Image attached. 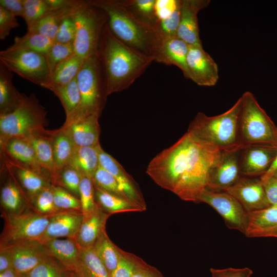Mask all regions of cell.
Segmentation results:
<instances>
[{
	"label": "cell",
	"instance_id": "f1b7e54d",
	"mask_svg": "<svg viewBox=\"0 0 277 277\" xmlns=\"http://www.w3.org/2000/svg\"><path fill=\"white\" fill-rule=\"evenodd\" d=\"M248 223L245 235L259 238L264 231L277 226V204L259 210L248 212Z\"/></svg>",
	"mask_w": 277,
	"mask_h": 277
},
{
	"label": "cell",
	"instance_id": "4316f807",
	"mask_svg": "<svg viewBox=\"0 0 277 277\" xmlns=\"http://www.w3.org/2000/svg\"><path fill=\"white\" fill-rule=\"evenodd\" d=\"M100 144L93 146L76 147L68 165L76 169L82 176L92 179L100 166Z\"/></svg>",
	"mask_w": 277,
	"mask_h": 277
},
{
	"label": "cell",
	"instance_id": "8992f818",
	"mask_svg": "<svg viewBox=\"0 0 277 277\" xmlns=\"http://www.w3.org/2000/svg\"><path fill=\"white\" fill-rule=\"evenodd\" d=\"M240 143L244 148L262 145L277 148V127L250 91L241 96Z\"/></svg>",
	"mask_w": 277,
	"mask_h": 277
},
{
	"label": "cell",
	"instance_id": "484cf974",
	"mask_svg": "<svg viewBox=\"0 0 277 277\" xmlns=\"http://www.w3.org/2000/svg\"><path fill=\"white\" fill-rule=\"evenodd\" d=\"M12 72L0 63V114L9 113L22 102L24 96L12 83Z\"/></svg>",
	"mask_w": 277,
	"mask_h": 277
},
{
	"label": "cell",
	"instance_id": "83f0119b",
	"mask_svg": "<svg viewBox=\"0 0 277 277\" xmlns=\"http://www.w3.org/2000/svg\"><path fill=\"white\" fill-rule=\"evenodd\" d=\"M84 60L74 53L59 63L52 72L46 89L52 91L64 86L77 77Z\"/></svg>",
	"mask_w": 277,
	"mask_h": 277
},
{
	"label": "cell",
	"instance_id": "7402d4cb",
	"mask_svg": "<svg viewBox=\"0 0 277 277\" xmlns=\"http://www.w3.org/2000/svg\"><path fill=\"white\" fill-rule=\"evenodd\" d=\"M1 150L13 160V162L47 177L51 182L49 174L40 165L33 147L27 139L11 138Z\"/></svg>",
	"mask_w": 277,
	"mask_h": 277
},
{
	"label": "cell",
	"instance_id": "d4e9b609",
	"mask_svg": "<svg viewBox=\"0 0 277 277\" xmlns=\"http://www.w3.org/2000/svg\"><path fill=\"white\" fill-rule=\"evenodd\" d=\"M189 45L177 35L163 38L155 62L180 68L186 74V59Z\"/></svg>",
	"mask_w": 277,
	"mask_h": 277
},
{
	"label": "cell",
	"instance_id": "1f68e13d",
	"mask_svg": "<svg viewBox=\"0 0 277 277\" xmlns=\"http://www.w3.org/2000/svg\"><path fill=\"white\" fill-rule=\"evenodd\" d=\"M11 163L15 168L18 180L31 202L39 192L52 184L47 177L15 163Z\"/></svg>",
	"mask_w": 277,
	"mask_h": 277
},
{
	"label": "cell",
	"instance_id": "e575fe53",
	"mask_svg": "<svg viewBox=\"0 0 277 277\" xmlns=\"http://www.w3.org/2000/svg\"><path fill=\"white\" fill-rule=\"evenodd\" d=\"M1 203L3 212L7 213H19L26 210L25 196L12 178L9 179L2 187Z\"/></svg>",
	"mask_w": 277,
	"mask_h": 277
},
{
	"label": "cell",
	"instance_id": "ee69618b",
	"mask_svg": "<svg viewBox=\"0 0 277 277\" xmlns=\"http://www.w3.org/2000/svg\"><path fill=\"white\" fill-rule=\"evenodd\" d=\"M92 180L96 187L129 200L121 189L115 177L101 166L95 171Z\"/></svg>",
	"mask_w": 277,
	"mask_h": 277
},
{
	"label": "cell",
	"instance_id": "4fadbf2b",
	"mask_svg": "<svg viewBox=\"0 0 277 277\" xmlns=\"http://www.w3.org/2000/svg\"><path fill=\"white\" fill-rule=\"evenodd\" d=\"M243 148L222 150L220 160L211 169L207 188L223 191L241 177L240 157Z\"/></svg>",
	"mask_w": 277,
	"mask_h": 277
},
{
	"label": "cell",
	"instance_id": "680465c9",
	"mask_svg": "<svg viewBox=\"0 0 277 277\" xmlns=\"http://www.w3.org/2000/svg\"><path fill=\"white\" fill-rule=\"evenodd\" d=\"M13 268L11 252L7 245H0V273Z\"/></svg>",
	"mask_w": 277,
	"mask_h": 277
},
{
	"label": "cell",
	"instance_id": "7a4b0ae2",
	"mask_svg": "<svg viewBox=\"0 0 277 277\" xmlns=\"http://www.w3.org/2000/svg\"><path fill=\"white\" fill-rule=\"evenodd\" d=\"M107 15L113 35L137 53L156 61L163 38L156 28L138 17L125 0H90Z\"/></svg>",
	"mask_w": 277,
	"mask_h": 277
},
{
	"label": "cell",
	"instance_id": "3957f363",
	"mask_svg": "<svg viewBox=\"0 0 277 277\" xmlns=\"http://www.w3.org/2000/svg\"><path fill=\"white\" fill-rule=\"evenodd\" d=\"M98 54L107 95L129 88L154 61L121 42L112 33L107 23L102 32Z\"/></svg>",
	"mask_w": 277,
	"mask_h": 277
},
{
	"label": "cell",
	"instance_id": "603a6c76",
	"mask_svg": "<svg viewBox=\"0 0 277 277\" xmlns=\"http://www.w3.org/2000/svg\"><path fill=\"white\" fill-rule=\"evenodd\" d=\"M47 253L67 271H73L81 258V248L74 239H55L44 242Z\"/></svg>",
	"mask_w": 277,
	"mask_h": 277
},
{
	"label": "cell",
	"instance_id": "d6a6232c",
	"mask_svg": "<svg viewBox=\"0 0 277 277\" xmlns=\"http://www.w3.org/2000/svg\"><path fill=\"white\" fill-rule=\"evenodd\" d=\"M78 277H110L93 247L81 249V258L73 271Z\"/></svg>",
	"mask_w": 277,
	"mask_h": 277
},
{
	"label": "cell",
	"instance_id": "ac0fdd59",
	"mask_svg": "<svg viewBox=\"0 0 277 277\" xmlns=\"http://www.w3.org/2000/svg\"><path fill=\"white\" fill-rule=\"evenodd\" d=\"M277 154V148L250 145L243 148L240 157V173L245 176H261L269 169Z\"/></svg>",
	"mask_w": 277,
	"mask_h": 277
},
{
	"label": "cell",
	"instance_id": "d6986e66",
	"mask_svg": "<svg viewBox=\"0 0 277 277\" xmlns=\"http://www.w3.org/2000/svg\"><path fill=\"white\" fill-rule=\"evenodd\" d=\"M83 217L81 211H60L50 218L48 225L38 240L42 243L60 238L75 239Z\"/></svg>",
	"mask_w": 277,
	"mask_h": 277
},
{
	"label": "cell",
	"instance_id": "f6af8a7d",
	"mask_svg": "<svg viewBox=\"0 0 277 277\" xmlns=\"http://www.w3.org/2000/svg\"><path fill=\"white\" fill-rule=\"evenodd\" d=\"M81 179V174L68 165L60 171L55 185L65 188L73 195L80 197L79 187Z\"/></svg>",
	"mask_w": 277,
	"mask_h": 277
},
{
	"label": "cell",
	"instance_id": "8d00e7d4",
	"mask_svg": "<svg viewBox=\"0 0 277 277\" xmlns=\"http://www.w3.org/2000/svg\"><path fill=\"white\" fill-rule=\"evenodd\" d=\"M93 247L110 275L118 265L120 256V248L111 241L106 231Z\"/></svg>",
	"mask_w": 277,
	"mask_h": 277
},
{
	"label": "cell",
	"instance_id": "f907efd6",
	"mask_svg": "<svg viewBox=\"0 0 277 277\" xmlns=\"http://www.w3.org/2000/svg\"><path fill=\"white\" fill-rule=\"evenodd\" d=\"M76 34L74 23L70 14L62 22L54 41L61 43H73Z\"/></svg>",
	"mask_w": 277,
	"mask_h": 277
},
{
	"label": "cell",
	"instance_id": "7dc6e473",
	"mask_svg": "<svg viewBox=\"0 0 277 277\" xmlns=\"http://www.w3.org/2000/svg\"><path fill=\"white\" fill-rule=\"evenodd\" d=\"M74 53L73 43L64 44L54 41L46 55L51 73H52L59 63L68 58Z\"/></svg>",
	"mask_w": 277,
	"mask_h": 277
},
{
	"label": "cell",
	"instance_id": "f35d334b",
	"mask_svg": "<svg viewBox=\"0 0 277 277\" xmlns=\"http://www.w3.org/2000/svg\"><path fill=\"white\" fill-rule=\"evenodd\" d=\"M23 1L24 6L23 18L27 26L56 10L52 5L50 0H23Z\"/></svg>",
	"mask_w": 277,
	"mask_h": 277
},
{
	"label": "cell",
	"instance_id": "2e32d148",
	"mask_svg": "<svg viewBox=\"0 0 277 277\" xmlns=\"http://www.w3.org/2000/svg\"><path fill=\"white\" fill-rule=\"evenodd\" d=\"M98 155L100 166L115 177L121 189L130 202L145 211L147 209L146 202L134 180L114 158L104 151L102 147L100 149Z\"/></svg>",
	"mask_w": 277,
	"mask_h": 277
},
{
	"label": "cell",
	"instance_id": "ab89813d",
	"mask_svg": "<svg viewBox=\"0 0 277 277\" xmlns=\"http://www.w3.org/2000/svg\"><path fill=\"white\" fill-rule=\"evenodd\" d=\"M125 1L129 8L138 17L157 29L158 21L155 10L156 0H125Z\"/></svg>",
	"mask_w": 277,
	"mask_h": 277
},
{
	"label": "cell",
	"instance_id": "91938a15",
	"mask_svg": "<svg viewBox=\"0 0 277 277\" xmlns=\"http://www.w3.org/2000/svg\"><path fill=\"white\" fill-rule=\"evenodd\" d=\"M277 169V154L272 163L271 166L267 172L260 177L261 180L263 182L272 176L274 171Z\"/></svg>",
	"mask_w": 277,
	"mask_h": 277
},
{
	"label": "cell",
	"instance_id": "74e56055",
	"mask_svg": "<svg viewBox=\"0 0 277 277\" xmlns=\"http://www.w3.org/2000/svg\"><path fill=\"white\" fill-rule=\"evenodd\" d=\"M14 41L13 46L23 47L45 55L54 42L53 40L46 36L29 31L22 37H15Z\"/></svg>",
	"mask_w": 277,
	"mask_h": 277
},
{
	"label": "cell",
	"instance_id": "f5cc1de1",
	"mask_svg": "<svg viewBox=\"0 0 277 277\" xmlns=\"http://www.w3.org/2000/svg\"><path fill=\"white\" fill-rule=\"evenodd\" d=\"M181 3V0H156L155 10L158 22L169 16Z\"/></svg>",
	"mask_w": 277,
	"mask_h": 277
},
{
	"label": "cell",
	"instance_id": "836d02e7",
	"mask_svg": "<svg viewBox=\"0 0 277 277\" xmlns=\"http://www.w3.org/2000/svg\"><path fill=\"white\" fill-rule=\"evenodd\" d=\"M94 186L97 202L107 213L112 214L120 212L144 211L141 208L130 201Z\"/></svg>",
	"mask_w": 277,
	"mask_h": 277
},
{
	"label": "cell",
	"instance_id": "be15d7a7",
	"mask_svg": "<svg viewBox=\"0 0 277 277\" xmlns=\"http://www.w3.org/2000/svg\"><path fill=\"white\" fill-rule=\"evenodd\" d=\"M66 277H78L73 271H67Z\"/></svg>",
	"mask_w": 277,
	"mask_h": 277
},
{
	"label": "cell",
	"instance_id": "11a10c76",
	"mask_svg": "<svg viewBox=\"0 0 277 277\" xmlns=\"http://www.w3.org/2000/svg\"><path fill=\"white\" fill-rule=\"evenodd\" d=\"M132 277H164L155 267L140 258Z\"/></svg>",
	"mask_w": 277,
	"mask_h": 277
},
{
	"label": "cell",
	"instance_id": "cb8c5ba5",
	"mask_svg": "<svg viewBox=\"0 0 277 277\" xmlns=\"http://www.w3.org/2000/svg\"><path fill=\"white\" fill-rule=\"evenodd\" d=\"M33 147L38 163L49 174L52 184L55 185L58 177L51 138V131L45 130L33 134L27 138Z\"/></svg>",
	"mask_w": 277,
	"mask_h": 277
},
{
	"label": "cell",
	"instance_id": "6da1fadb",
	"mask_svg": "<svg viewBox=\"0 0 277 277\" xmlns=\"http://www.w3.org/2000/svg\"><path fill=\"white\" fill-rule=\"evenodd\" d=\"M222 150L204 142L187 131L149 163L146 173L159 186L186 201L197 203L207 187L211 169Z\"/></svg>",
	"mask_w": 277,
	"mask_h": 277
},
{
	"label": "cell",
	"instance_id": "b9f144b4",
	"mask_svg": "<svg viewBox=\"0 0 277 277\" xmlns=\"http://www.w3.org/2000/svg\"><path fill=\"white\" fill-rule=\"evenodd\" d=\"M67 273L59 262L48 255L27 274L29 277H66Z\"/></svg>",
	"mask_w": 277,
	"mask_h": 277
},
{
	"label": "cell",
	"instance_id": "8fae6325",
	"mask_svg": "<svg viewBox=\"0 0 277 277\" xmlns=\"http://www.w3.org/2000/svg\"><path fill=\"white\" fill-rule=\"evenodd\" d=\"M205 203L212 207L223 219L228 228L245 233L248 223V212L232 195L224 191L205 189L200 194L197 203Z\"/></svg>",
	"mask_w": 277,
	"mask_h": 277
},
{
	"label": "cell",
	"instance_id": "30bf717a",
	"mask_svg": "<svg viewBox=\"0 0 277 277\" xmlns=\"http://www.w3.org/2000/svg\"><path fill=\"white\" fill-rule=\"evenodd\" d=\"M52 215L42 214L35 210H25L15 214L3 212L4 228L0 245L26 240H38L44 233Z\"/></svg>",
	"mask_w": 277,
	"mask_h": 277
},
{
	"label": "cell",
	"instance_id": "e7e4bbea",
	"mask_svg": "<svg viewBox=\"0 0 277 277\" xmlns=\"http://www.w3.org/2000/svg\"><path fill=\"white\" fill-rule=\"evenodd\" d=\"M16 277H29L27 273L17 274Z\"/></svg>",
	"mask_w": 277,
	"mask_h": 277
},
{
	"label": "cell",
	"instance_id": "c3c4849f",
	"mask_svg": "<svg viewBox=\"0 0 277 277\" xmlns=\"http://www.w3.org/2000/svg\"><path fill=\"white\" fill-rule=\"evenodd\" d=\"M118 265L110 277H132L140 258L120 248Z\"/></svg>",
	"mask_w": 277,
	"mask_h": 277
},
{
	"label": "cell",
	"instance_id": "6f0895ef",
	"mask_svg": "<svg viewBox=\"0 0 277 277\" xmlns=\"http://www.w3.org/2000/svg\"><path fill=\"white\" fill-rule=\"evenodd\" d=\"M0 6L15 16L23 17L24 6L23 0H0Z\"/></svg>",
	"mask_w": 277,
	"mask_h": 277
},
{
	"label": "cell",
	"instance_id": "52a82bcc",
	"mask_svg": "<svg viewBox=\"0 0 277 277\" xmlns=\"http://www.w3.org/2000/svg\"><path fill=\"white\" fill-rule=\"evenodd\" d=\"M47 112L34 94L24 96L21 104L12 111L0 114V144L2 148L13 138H27L46 130Z\"/></svg>",
	"mask_w": 277,
	"mask_h": 277
},
{
	"label": "cell",
	"instance_id": "db71d44e",
	"mask_svg": "<svg viewBox=\"0 0 277 277\" xmlns=\"http://www.w3.org/2000/svg\"><path fill=\"white\" fill-rule=\"evenodd\" d=\"M211 277H250L252 270L248 267L242 268H227L224 269L211 268Z\"/></svg>",
	"mask_w": 277,
	"mask_h": 277
},
{
	"label": "cell",
	"instance_id": "ffe728a7",
	"mask_svg": "<svg viewBox=\"0 0 277 277\" xmlns=\"http://www.w3.org/2000/svg\"><path fill=\"white\" fill-rule=\"evenodd\" d=\"M98 116L89 115L65 122L62 127L76 147L93 146L100 144V127Z\"/></svg>",
	"mask_w": 277,
	"mask_h": 277
},
{
	"label": "cell",
	"instance_id": "44dd1931",
	"mask_svg": "<svg viewBox=\"0 0 277 277\" xmlns=\"http://www.w3.org/2000/svg\"><path fill=\"white\" fill-rule=\"evenodd\" d=\"M111 215L105 211L99 205L93 211L83 214L81 225L74 239L81 249L94 246L106 231V223Z\"/></svg>",
	"mask_w": 277,
	"mask_h": 277
},
{
	"label": "cell",
	"instance_id": "e0dca14e",
	"mask_svg": "<svg viewBox=\"0 0 277 277\" xmlns=\"http://www.w3.org/2000/svg\"><path fill=\"white\" fill-rule=\"evenodd\" d=\"M210 3V0H181L177 36L189 46L202 47L199 35L197 14Z\"/></svg>",
	"mask_w": 277,
	"mask_h": 277
},
{
	"label": "cell",
	"instance_id": "6125c7cd",
	"mask_svg": "<svg viewBox=\"0 0 277 277\" xmlns=\"http://www.w3.org/2000/svg\"><path fill=\"white\" fill-rule=\"evenodd\" d=\"M17 275L13 268L9 269L0 273V277H16Z\"/></svg>",
	"mask_w": 277,
	"mask_h": 277
},
{
	"label": "cell",
	"instance_id": "816d5d0a",
	"mask_svg": "<svg viewBox=\"0 0 277 277\" xmlns=\"http://www.w3.org/2000/svg\"><path fill=\"white\" fill-rule=\"evenodd\" d=\"M16 17L0 6V39H4L13 29L19 26Z\"/></svg>",
	"mask_w": 277,
	"mask_h": 277
},
{
	"label": "cell",
	"instance_id": "bcb514c9",
	"mask_svg": "<svg viewBox=\"0 0 277 277\" xmlns=\"http://www.w3.org/2000/svg\"><path fill=\"white\" fill-rule=\"evenodd\" d=\"M34 210L44 215L54 214L59 211L55 206L52 184L39 192L32 201Z\"/></svg>",
	"mask_w": 277,
	"mask_h": 277
},
{
	"label": "cell",
	"instance_id": "277c9868",
	"mask_svg": "<svg viewBox=\"0 0 277 277\" xmlns=\"http://www.w3.org/2000/svg\"><path fill=\"white\" fill-rule=\"evenodd\" d=\"M241 107L240 97L230 109L219 115L208 116L199 112L191 122L187 131L197 139L222 150L244 148L240 137Z\"/></svg>",
	"mask_w": 277,
	"mask_h": 277
},
{
	"label": "cell",
	"instance_id": "5bb4252c",
	"mask_svg": "<svg viewBox=\"0 0 277 277\" xmlns=\"http://www.w3.org/2000/svg\"><path fill=\"white\" fill-rule=\"evenodd\" d=\"M223 191L234 196L247 212L270 205L260 179L241 176L234 184Z\"/></svg>",
	"mask_w": 277,
	"mask_h": 277
},
{
	"label": "cell",
	"instance_id": "ba28073f",
	"mask_svg": "<svg viewBox=\"0 0 277 277\" xmlns=\"http://www.w3.org/2000/svg\"><path fill=\"white\" fill-rule=\"evenodd\" d=\"M76 80L81 102L73 119L89 115L100 117L108 95L105 74L98 53L84 60Z\"/></svg>",
	"mask_w": 277,
	"mask_h": 277
},
{
	"label": "cell",
	"instance_id": "5b68a950",
	"mask_svg": "<svg viewBox=\"0 0 277 277\" xmlns=\"http://www.w3.org/2000/svg\"><path fill=\"white\" fill-rule=\"evenodd\" d=\"M70 15L75 27L74 53L83 60L98 53L100 40L107 15L90 0H74Z\"/></svg>",
	"mask_w": 277,
	"mask_h": 277
},
{
	"label": "cell",
	"instance_id": "d590c367",
	"mask_svg": "<svg viewBox=\"0 0 277 277\" xmlns=\"http://www.w3.org/2000/svg\"><path fill=\"white\" fill-rule=\"evenodd\" d=\"M52 92L59 98L65 110L68 122L74 117L81 102V94L76 77L68 84L56 88Z\"/></svg>",
	"mask_w": 277,
	"mask_h": 277
},
{
	"label": "cell",
	"instance_id": "681fc988",
	"mask_svg": "<svg viewBox=\"0 0 277 277\" xmlns=\"http://www.w3.org/2000/svg\"><path fill=\"white\" fill-rule=\"evenodd\" d=\"M181 6V3L169 16L158 22L157 29L163 38L177 35Z\"/></svg>",
	"mask_w": 277,
	"mask_h": 277
},
{
	"label": "cell",
	"instance_id": "4dcf8cb0",
	"mask_svg": "<svg viewBox=\"0 0 277 277\" xmlns=\"http://www.w3.org/2000/svg\"><path fill=\"white\" fill-rule=\"evenodd\" d=\"M73 4L68 8L52 11L28 25V31L39 34L54 41L63 19L70 13Z\"/></svg>",
	"mask_w": 277,
	"mask_h": 277
},
{
	"label": "cell",
	"instance_id": "7c38bea8",
	"mask_svg": "<svg viewBox=\"0 0 277 277\" xmlns=\"http://www.w3.org/2000/svg\"><path fill=\"white\" fill-rule=\"evenodd\" d=\"M185 77L201 86H213L219 78L218 66L203 47L190 46Z\"/></svg>",
	"mask_w": 277,
	"mask_h": 277
},
{
	"label": "cell",
	"instance_id": "7bdbcfd3",
	"mask_svg": "<svg viewBox=\"0 0 277 277\" xmlns=\"http://www.w3.org/2000/svg\"><path fill=\"white\" fill-rule=\"evenodd\" d=\"M54 202L60 211H81L80 199L69 192L63 187L52 184Z\"/></svg>",
	"mask_w": 277,
	"mask_h": 277
},
{
	"label": "cell",
	"instance_id": "9f6ffc18",
	"mask_svg": "<svg viewBox=\"0 0 277 277\" xmlns=\"http://www.w3.org/2000/svg\"><path fill=\"white\" fill-rule=\"evenodd\" d=\"M262 183L270 205L277 204V180L272 176Z\"/></svg>",
	"mask_w": 277,
	"mask_h": 277
},
{
	"label": "cell",
	"instance_id": "9a60e30c",
	"mask_svg": "<svg viewBox=\"0 0 277 277\" xmlns=\"http://www.w3.org/2000/svg\"><path fill=\"white\" fill-rule=\"evenodd\" d=\"M4 245L10 248L17 274L29 273L49 255L43 244L37 240H22Z\"/></svg>",
	"mask_w": 277,
	"mask_h": 277
},
{
	"label": "cell",
	"instance_id": "f546056e",
	"mask_svg": "<svg viewBox=\"0 0 277 277\" xmlns=\"http://www.w3.org/2000/svg\"><path fill=\"white\" fill-rule=\"evenodd\" d=\"M51 138L55 163L59 173L64 167L69 164L76 146L62 127L51 131Z\"/></svg>",
	"mask_w": 277,
	"mask_h": 277
},
{
	"label": "cell",
	"instance_id": "03108f58",
	"mask_svg": "<svg viewBox=\"0 0 277 277\" xmlns=\"http://www.w3.org/2000/svg\"><path fill=\"white\" fill-rule=\"evenodd\" d=\"M272 177H273L275 180H277V169L275 170V171H274L273 175H272Z\"/></svg>",
	"mask_w": 277,
	"mask_h": 277
},
{
	"label": "cell",
	"instance_id": "9c48e42d",
	"mask_svg": "<svg viewBox=\"0 0 277 277\" xmlns=\"http://www.w3.org/2000/svg\"><path fill=\"white\" fill-rule=\"evenodd\" d=\"M0 63L28 81L46 88L51 70L45 54L13 45L0 52Z\"/></svg>",
	"mask_w": 277,
	"mask_h": 277
},
{
	"label": "cell",
	"instance_id": "60d3db41",
	"mask_svg": "<svg viewBox=\"0 0 277 277\" xmlns=\"http://www.w3.org/2000/svg\"><path fill=\"white\" fill-rule=\"evenodd\" d=\"M79 192L83 214L95 210L98 206V204L96 201L95 186L92 179L82 176Z\"/></svg>",
	"mask_w": 277,
	"mask_h": 277
},
{
	"label": "cell",
	"instance_id": "94428289",
	"mask_svg": "<svg viewBox=\"0 0 277 277\" xmlns=\"http://www.w3.org/2000/svg\"><path fill=\"white\" fill-rule=\"evenodd\" d=\"M261 237L277 238V226L264 231L260 235L259 238Z\"/></svg>",
	"mask_w": 277,
	"mask_h": 277
}]
</instances>
